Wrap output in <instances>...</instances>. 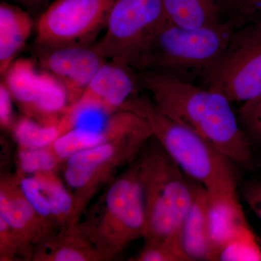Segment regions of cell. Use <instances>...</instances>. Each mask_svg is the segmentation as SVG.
<instances>
[{"label":"cell","instance_id":"obj_1","mask_svg":"<svg viewBox=\"0 0 261 261\" xmlns=\"http://www.w3.org/2000/svg\"><path fill=\"white\" fill-rule=\"evenodd\" d=\"M137 72L141 87L161 112L205 139L234 164L252 169V143L227 98L171 75Z\"/></svg>","mask_w":261,"mask_h":261},{"label":"cell","instance_id":"obj_2","mask_svg":"<svg viewBox=\"0 0 261 261\" xmlns=\"http://www.w3.org/2000/svg\"><path fill=\"white\" fill-rule=\"evenodd\" d=\"M145 201L138 158L105 187L81 216L78 228L102 260H112L129 244L145 238Z\"/></svg>","mask_w":261,"mask_h":261},{"label":"cell","instance_id":"obj_3","mask_svg":"<svg viewBox=\"0 0 261 261\" xmlns=\"http://www.w3.org/2000/svg\"><path fill=\"white\" fill-rule=\"evenodd\" d=\"M236 30L228 21L190 29L166 19L147 41L135 69L164 73L192 84L198 80L204 82Z\"/></svg>","mask_w":261,"mask_h":261},{"label":"cell","instance_id":"obj_4","mask_svg":"<svg viewBox=\"0 0 261 261\" xmlns=\"http://www.w3.org/2000/svg\"><path fill=\"white\" fill-rule=\"evenodd\" d=\"M125 111L142 117L166 153L209 193L238 194L234 163L205 139L166 116L140 94L128 103Z\"/></svg>","mask_w":261,"mask_h":261},{"label":"cell","instance_id":"obj_5","mask_svg":"<svg viewBox=\"0 0 261 261\" xmlns=\"http://www.w3.org/2000/svg\"><path fill=\"white\" fill-rule=\"evenodd\" d=\"M145 201L146 242L179 231L194 197L189 178L153 137L138 157Z\"/></svg>","mask_w":261,"mask_h":261},{"label":"cell","instance_id":"obj_6","mask_svg":"<svg viewBox=\"0 0 261 261\" xmlns=\"http://www.w3.org/2000/svg\"><path fill=\"white\" fill-rule=\"evenodd\" d=\"M152 138L149 126L73 154L61 165L63 180L73 197L75 224L117 171L133 163Z\"/></svg>","mask_w":261,"mask_h":261},{"label":"cell","instance_id":"obj_7","mask_svg":"<svg viewBox=\"0 0 261 261\" xmlns=\"http://www.w3.org/2000/svg\"><path fill=\"white\" fill-rule=\"evenodd\" d=\"M203 83L231 102H246L261 95V20L235 31Z\"/></svg>","mask_w":261,"mask_h":261},{"label":"cell","instance_id":"obj_8","mask_svg":"<svg viewBox=\"0 0 261 261\" xmlns=\"http://www.w3.org/2000/svg\"><path fill=\"white\" fill-rule=\"evenodd\" d=\"M166 19L163 0H115L98 47L108 61L135 69L147 41Z\"/></svg>","mask_w":261,"mask_h":261},{"label":"cell","instance_id":"obj_9","mask_svg":"<svg viewBox=\"0 0 261 261\" xmlns=\"http://www.w3.org/2000/svg\"><path fill=\"white\" fill-rule=\"evenodd\" d=\"M115 0H56L38 19L36 45L91 44L103 28Z\"/></svg>","mask_w":261,"mask_h":261},{"label":"cell","instance_id":"obj_10","mask_svg":"<svg viewBox=\"0 0 261 261\" xmlns=\"http://www.w3.org/2000/svg\"><path fill=\"white\" fill-rule=\"evenodd\" d=\"M36 54L41 69L50 73L64 86L70 106L78 102L98 70L108 61L97 42L58 47L37 46Z\"/></svg>","mask_w":261,"mask_h":261},{"label":"cell","instance_id":"obj_11","mask_svg":"<svg viewBox=\"0 0 261 261\" xmlns=\"http://www.w3.org/2000/svg\"><path fill=\"white\" fill-rule=\"evenodd\" d=\"M135 71L129 65L106 61L94 75L78 102L70 106V112L79 118L82 113L89 111L109 116L125 111L128 103L142 89Z\"/></svg>","mask_w":261,"mask_h":261},{"label":"cell","instance_id":"obj_12","mask_svg":"<svg viewBox=\"0 0 261 261\" xmlns=\"http://www.w3.org/2000/svg\"><path fill=\"white\" fill-rule=\"evenodd\" d=\"M148 126L137 113L118 111L109 115L101 126H75L60 136L49 148L60 166L73 154L112 142L135 130Z\"/></svg>","mask_w":261,"mask_h":261},{"label":"cell","instance_id":"obj_13","mask_svg":"<svg viewBox=\"0 0 261 261\" xmlns=\"http://www.w3.org/2000/svg\"><path fill=\"white\" fill-rule=\"evenodd\" d=\"M0 219L34 250L56 233L34 210L15 176L1 178Z\"/></svg>","mask_w":261,"mask_h":261},{"label":"cell","instance_id":"obj_14","mask_svg":"<svg viewBox=\"0 0 261 261\" xmlns=\"http://www.w3.org/2000/svg\"><path fill=\"white\" fill-rule=\"evenodd\" d=\"M210 196L194 181L193 200L181 226L182 245L190 261L215 260L209 228Z\"/></svg>","mask_w":261,"mask_h":261},{"label":"cell","instance_id":"obj_15","mask_svg":"<svg viewBox=\"0 0 261 261\" xmlns=\"http://www.w3.org/2000/svg\"><path fill=\"white\" fill-rule=\"evenodd\" d=\"M209 193V192H208ZM209 228L215 260L221 247L250 227L238 194H210Z\"/></svg>","mask_w":261,"mask_h":261},{"label":"cell","instance_id":"obj_16","mask_svg":"<svg viewBox=\"0 0 261 261\" xmlns=\"http://www.w3.org/2000/svg\"><path fill=\"white\" fill-rule=\"evenodd\" d=\"M231 0H163L166 18L186 29H198L227 21Z\"/></svg>","mask_w":261,"mask_h":261},{"label":"cell","instance_id":"obj_17","mask_svg":"<svg viewBox=\"0 0 261 261\" xmlns=\"http://www.w3.org/2000/svg\"><path fill=\"white\" fill-rule=\"evenodd\" d=\"M34 21L31 13L21 7L2 2L0 5V74L3 77L25 47Z\"/></svg>","mask_w":261,"mask_h":261},{"label":"cell","instance_id":"obj_18","mask_svg":"<svg viewBox=\"0 0 261 261\" xmlns=\"http://www.w3.org/2000/svg\"><path fill=\"white\" fill-rule=\"evenodd\" d=\"M32 260L100 261L102 258L75 225L60 230L38 245Z\"/></svg>","mask_w":261,"mask_h":261},{"label":"cell","instance_id":"obj_19","mask_svg":"<svg viewBox=\"0 0 261 261\" xmlns=\"http://www.w3.org/2000/svg\"><path fill=\"white\" fill-rule=\"evenodd\" d=\"M37 63L30 58L15 60L3 76L13 101L24 116L34 118L39 92V73Z\"/></svg>","mask_w":261,"mask_h":261},{"label":"cell","instance_id":"obj_20","mask_svg":"<svg viewBox=\"0 0 261 261\" xmlns=\"http://www.w3.org/2000/svg\"><path fill=\"white\" fill-rule=\"evenodd\" d=\"M69 106L64 86L50 73L40 69L34 119L43 124H58Z\"/></svg>","mask_w":261,"mask_h":261},{"label":"cell","instance_id":"obj_21","mask_svg":"<svg viewBox=\"0 0 261 261\" xmlns=\"http://www.w3.org/2000/svg\"><path fill=\"white\" fill-rule=\"evenodd\" d=\"M11 130L19 149H36L49 147L67 128L61 120L58 124L46 125L24 116L15 121Z\"/></svg>","mask_w":261,"mask_h":261},{"label":"cell","instance_id":"obj_22","mask_svg":"<svg viewBox=\"0 0 261 261\" xmlns=\"http://www.w3.org/2000/svg\"><path fill=\"white\" fill-rule=\"evenodd\" d=\"M135 260L190 261L182 245L181 228L161 240L146 242Z\"/></svg>","mask_w":261,"mask_h":261},{"label":"cell","instance_id":"obj_23","mask_svg":"<svg viewBox=\"0 0 261 261\" xmlns=\"http://www.w3.org/2000/svg\"><path fill=\"white\" fill-rule=\"evenodd\" d=\"M217 260H261V247L251 228H245L221 247Z\"/></svg>","mask_w":261,"mask_h":261},{"label":"cell","instance_id":"obj_24","mask_svg":"<svg viewBox=\"0 0 261 261\" xmlns=\"http://www.w3.org/2000/svg\"><path fill=\"white\" fill-rule=\"evenodd\" d=\"M59 167V163L48 147L42 149H18L17 175H34L57 170Z\"/></svg>","mask_w":261,"mask_h":261},{"label":"cell","instance_id":"obj_25","mask_svg":"<svg viewBox=\"0 0 261 261\" xmlns=\"http://www.w3.org/2000/svg\"><path fill=\"white\" fill-rule=\"evenodd\" d=\"M34 250L0 219V260H14L18 257L32 260Z\"/></svg>","mask_w":261,"mask_h":261},{"label":"cell","instance_id":"obj_26","mask_svg":"<svg viewBox=\"0 0 261 261\" xmlns=\"http://www.w3.org/2000/svg\"><path fill=\"white\" fill-rule=\"evenodd\" d=\"M238 119L252 145L261 146V95L243 103Z\"/></svg>","mask_w":261,"mask_h":261},{"label":"cell","instance_id":"obj_27","mask_svg":"<svg viewBox=\"0 0 261 261\" xmlns=\"http://www.w3.org/2000/svg\"><path fill=\"white\" fill-rule=\"evenodd\" d=\"M261 0H231L228 21L238 29L261 20Z\"/></svg>","mask_w":261,"mask_h":261},{"label":"cell","instance_id":"obj_28","mask_svg":"<svg viewBox=\"0 0 261 261\" xmlns=\"http://www.w3.org/2000/svg\"><path fill=\"white\" fill-rule=\"evenodd\" d=\"M13 97L4 82L0 84V125L2 128L12 130L15 121L13 118Z\"/></svg>","mask_w":261,"mask_h":261},{"label":"cell","instance_id":"obj_29","mask_svg":"<svg viewBox=\"0 0 261 261\" xmlns=\"http://www.w3.org/2000/svg\"><path fill=\"white\" fill-rule=\"evenodd\" d=\"M245 201L261 220V182L247 184L244 190Z\"/></svg>","mask_w":261,"mask_h":261},{"label":"cell","instance_id":"obj_30","mask_svg":"<svg viewBox=\"0 0 261 261\" xmlns=\"http://www.w3.org/2000/svg\"><path fill=\"white\" fill-rule=\"evenodd\" d=\"M39 2L42 8H44V9H45L48 5H49V4H48V3H49V0H39Z\"/></svg>","mask_w":261,"mask_h":261},{"label":"cell","instance_id":"obj_31","mask_svg":"<svg viewBox=\"0 0 261 261\" xmlns=\"http://www.w3.org/2000/svg\"><path fill=\"white\" fill-rule=\"evenodd\" d=\"M37 3H38V4H39V6H40V8H42V7H41L40 4H39V0H37Z\"/></svg>","mask_w":261,"mask_h":261}]
</instances>
